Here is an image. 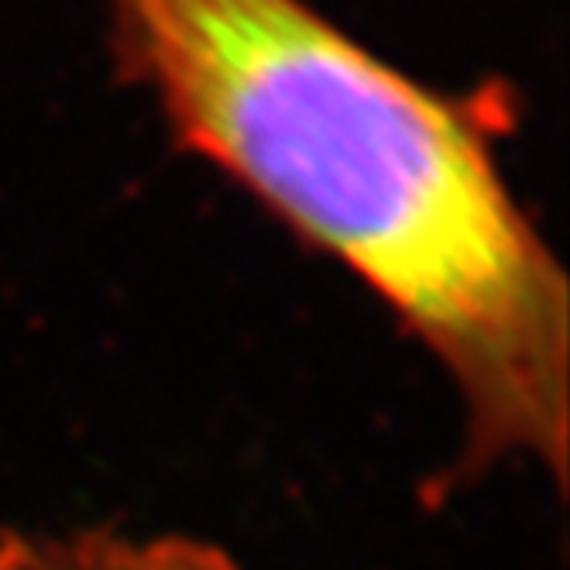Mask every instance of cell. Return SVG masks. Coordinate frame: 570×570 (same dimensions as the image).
I'll return each instance as SVG.
<instances>
[{
	"label": "cell",
	"instance_id": "1",
	"mask_svg": "<svg viewBox=\"0 0 570 570\" xmlns=\"http://www.w3.org/2000/svg\"><path fill=\"white\" fill-rule=\"evenodd\" d=\"M179 141L341 262L461 399L454 481H567L570 289L481 120L303 0H110Z\"/></svg>",
	"mask_w": 570,
	"mask_h": 570
},
{
	"label": "cell",
	"instance_id": "2",
	"mask_svg": "<svg viewBox=\"0 0 570 570\" xmlns=\"http://www.w3.org/2000/svg\"><path fill=\"white\" fill-rule=\"evenodd\" d=\"M0 570H237L214 543L193 537H120L110 529L0 533Z\"/></svg>",
	"mask_w": 570,
	"mask_h": 570
}]
</instances>
